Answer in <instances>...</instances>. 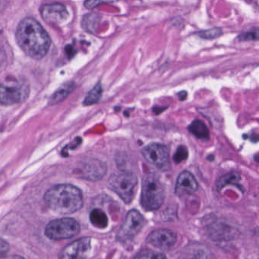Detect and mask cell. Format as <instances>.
Wrapping results in <instances>:
<instances>
[{
  "label": "cell",
  "instance_id": "5b68a950",
  "mask_svg": "<svg viewBox=\"0 0 259 259\" xmlns=\"http://www.w3.org/2000/svg\"><path fill=\"white\" fill-rule=\"evenodd\" d=\"M79 232V224L69 218L54 220L48 224L45 230L46 236L54 240L70 239L78 235Z\"/></svg>",
  "mask_w": 259,
  "mask_h": 259
},
{
  "label": "cell",
  "instance_id": "6da1fadb",
  "mask_svg": "<svg viewBox=\"0 0 259 259\" xmlns=\"http://www.w3.org/2000/svg\"><path fill=\"white\" fill-rule=\"evenodd\" d=\"M16 40L21 49L34 60L44 58L49 51L51 37L40 23L33 18H25L19 23Z\"/></svg>",
  "mask_w": 259,
  "mask_h": 259
},
{
  "label": "cell",
  "instance_id": "30bf717a",
  "mask_svg": "<svg viewBox=\"0 0 259 259\" xmlns=\"http://www.w3.org/2000/svg\"><path fill=\"white\" fill-rule=\"evenodd\" d=\"M40 14L45 22L51 25H60L69 18V12L63 4L59 3L45 4L40 8Z\"/></svg>",
  "mask_w": 259,
  "mask_h": 259
},
{
  "label": "cell",
  "instance_id": "7a4b0ae2",
  "mask_svg": "<svg viewBox=\"0 0 259 259\" xmlns=\"http://www.w3.org/2000/svg\"><path fill=\"white\" fill-rule=\"evenodd\" d=\"M45 201L51 210L69 214L82 207L83 195L81 191L72 185H57L46 192Z\"/></svg>",
  "mask_w": 259,
  "mask_h": 259
},
{
  "label": "cell",
  "instance_id": "d6986e66",
  "mask_svg": "<svg viewBox=\"0 0 259 259\" xmlns=\"http://www.w3.org/2000/svg\"><path fill=\"white\" fill-rule=\"evenodd\" d=\"M188 156H189V152H188L187 148L182 145V146L177 148L176 154H174V161L177 163H181V162L184 161L188 158Z\"/></svg>",
  "mask_w": 259,
  "mask_h": 259
},
{
  "label": "cell",
  "instance_id": "ffe728a7",
  "mask_svg": "<svg viewBox=\"0 0 259 259\" xmlns=\"http://www.w3.org/2000/svg\"><path fill=\"white\" fill-rule=\"evenodd\" d=\"M222 34V31L220 28H212V29L207 30V31H201L198 33V35L200 37L204 39H214L216 37H219Z\"/></svg>",
  "mask_w": 259,
  "mask_h": 259
},
{
  "label": "cell",
  "instance_id": "ba28073f",
  "mask_svg": "<svg viewBox=\"0 0 259 259\" xmlns=\"http://www.w3.org/2000/svg\"><path fill=\"white\" fill-rule=\"evenodd\" d=\"M29 94L25 84H0V104L4 105L19 104L25 101Z\"/></svg>",
  "mask_w": 259,
  "mask_h": 259
},
{
  "label": "cell",
  "instance_id": "5bb4252c",
  "mask_svg": "<svg viewBox=\"0 0 259 259\" xmlns=\"http://www.w3.org/2000/svg\"><path fill=\"white\" fill-rule=\"evenodd\" d=\"M189 130L197 139L208 140L210 138L208 128L202 121L195 119L189 125Z\"/></svg>",
  "mask_w": 259,
  "mask_h": 259
},
{
  "label": "cell",
  "instance_id": "3957f363",
  "mask_svg": "<svg viewBox=\"0 0 259 259\" xmlns=\"http://www.w3.org/2000/svg\"><path fill=\"white\" fill-rule=\"evenodd\" d=\"M165 190L158 177L154 174L145 176L142 182L141 204L146 210L160 208L164 201Z\"/></svg>",
  "mask_w": 259,
  "mask_h": 259
},
{
  "label": "cell",
  "instance_id": "8fae6325",
  "mask_svg": "<svg viewBox=\"0 0 259 259\" xmlns=\"http://www.w3.org/2000/svg\"><path fill=\"white\" fill-rule=\"evenodd\" d=\"M177 240V234L172 230L165 228L154 230L147 237L148 243L163 250L174 246Z\"/></svg>",
  "mask_w": 259,
  "mask_h": 259
},
{
  "label": "cell",
  "instance_id": "603a6c76",
  "mask_svg": "<svg viewBox=\"0 0 259 259\" xmlns=\"http://www.w3.org/2000/svg\"><path fill=\"white\" fill-rule=\"evenodd\" d=\"M0 259H25L22 256L19 255H3L0 256Z\"/></svg>",
  "mask_w": 259,
  "mask_h": 259
},
{
  "label": "cell",
  "instance_id": "e0dca14e",
  "mask_svg": "<svg viewBox=\"0 0 259 259\" xmlns=\"http://www.w3.org/2000/svg\"><path fill=\"white\" fill-rule=\"evenodd\" d=\"M101 96H102V87L101 83H98L88 94L84 101V105L90 106L97 104L99 102Z\"/></svg>",
  "mask_w": 259,
  "mask_h": 259
},
{
  "label": "cell",
  "instance_id": "7c38bea8",
  "mask_svg": "<svg viewBox=\"0 0 259 259\" xmlns=\"http://www.w3.org/2000/svg\"><path fill=\"white\" fill-rule=\"evenodd\" d=\"M198 183L196 179L189 171H183L179 175L176 183V195L179 197L187 196L196 192Z\"/></svg>",
  "mask_w": 259,
  "mask_h": 259
},
{
  "label": "cell",
  "instance_id": "2e32d148",
  "mask_svg": "<svg viewBox=\"0 0 259 259\" xmlns=\"http://www.w3.org/2000/svg\"><path fill=\"white\" fill-rule=\"evenodd\" d=\"M75 84L72 82L67 83L63 87L60 88L52 97H51V104H55L63 101L66 97L69 96V94L73 91Z\"/></svg>",
  "mask_w": 259,
  "mask_h": 259
},
{
  "label": "cell",
  "instance_id": "7402d4cb",
  "mask_svg": "<svg viewBox=\"0 0 259 259\" xmlns=\"http://www.w3.org/2000/svg\"><path fill=\"white\" fill-rule=\"evenodd\" d=\"M10 245L7 241L0 239V256L4 255L10 251Z\"/></svg>",
  "mask_w": 259,
  "mask_h": 259
},
{
  "label": "cell",
  "instance_id": "9c48e42d",
  "mask_svg": "<svg viewBox=\"0 0 259 259\" xmlns=\"http://www.w3.org/2000/svg\"><path fill=\"white\" fill-rule=\"evenodd\" d=\"M92 248V239L83 237L66 245L60 251V259H85Z\"/></svg>",
  "mask_w": 259,
  "mask_h": 259
},
{
  "label": "cell",
  "instance_id": "44dd1931",
  "mask_svg": "<svg viewBox=\"0 0 259 259\" xmlns=\"http://www.w3.org/2000/svg\"><path fill=\"white\" fill-rule=\"evenodd\" d=\"M257 31H251V32L244 33L239 36V40L241 41H248V40H257Z\"/></svg>",
  "mask_w": 259,
  "mask_h": 259
},
{
  "label": "cell",
  "instance_id": "4fadbf2b",
  "mask_svg": "<svg viewBox=\"0 0 259 259\" xmlns=\"http://www.w3.org/2000/svg\"><path fill=\"white\" fill-rule=\"evenodd\" d=\"M106 169L105 163L101 160L91 159L83 165V177L90 180H98L105 175Z\"/></svg>",
  "mask_w": 259,
  "mask_h": 259
},
{
  "label": "cell",
  "instance_id": "277c9868",
  "mask_svg": "<svg viewBox=\"0 0 259 259\" xmlns=\"http://www.w3.org/2000/svg\"><path fill=\"white\" fill-rule=\"evenodd\" d=\"M107 185L124 202L130 204L136 195L138 179L133 172L119 171L110 177Z\"/></svg>",
  "mask_w": 259,
  "mask_h": 259
},
{
  "label": "cell",
  "instance_id": "8992f818",
  "mask_svg": "<svg viewBox=\"0 0 259 259\" xmlns=\"http://www.w3.org/2000/svg\"><path fill=\"white\" fill-rule=\"evenodd\" d=\"M142 155L151 164L161 170H167L170 166L169 149L166 145L152 143L142 149Z\"/></svg>",
  "mask_w": 259,
  "mask_h": 259
},
{
  "label": "cell",
  "instance_id": "52a82bcc",
  "mask_svg": "<svg viewBox=\"0 0 259 259\" xmlns=\"http://www.w3.org/2000/svg\"><path fill=\"white\" fill-rule=\"evenodd\" d=\"M145 224V219L140 212L132 210L128 212L125 221L119 229L118 239L120 242L132 240L142 230Z\"/></svg>",
  "mask_w": 259,
  "mask_h": 259
},
{
  "label": "cell",
  "instance_id": "9a60e30c",
  "mask_svg": "<svg viewBox=\"0 0 259 259\" xmlns=\"http://www.w3.org/2000/svg\"><path fill=\"white\" fill-rule=\"evenodd\" d=\"M91 223L98 228H106L108 225L107 214L101 209H94L90 213Z\"/></svg>",
  "mask_w": 259,
  "mask_h": 259
},
{
  "label": "cell",
  "instance_id": "ac0fdd59",
  "mask_svg": "<svg viewBox=\"0 0 259 259\" xmlns=\"http://www.w3.org/2000/svg\"><path fill=\"white\" fill-rule=\"evenodd\" d=\"M133 259H167V257L163 253L146 249L138 253Z\"/></svg>",
  "mask_w": 259,
  "mask_h": 259
}]
</instances>
